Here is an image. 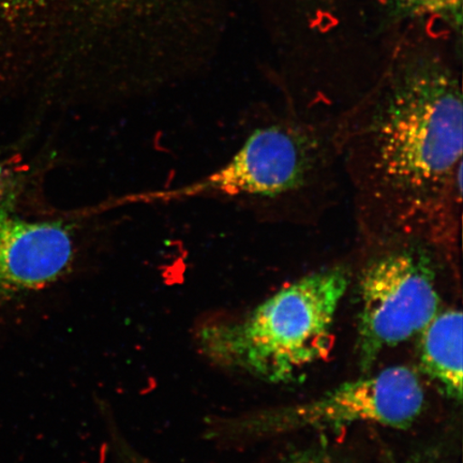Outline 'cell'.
Listing matches in <instances>:
<instances>
[{"mask_svg": "<svg viewBox=\"0 0 463 463\" xmlns=\"http://www.w3.org/2000/svg\"><path fill=\"white\" fill-rule=\"evenodd\" d=\"M363 242L415 237L454 260L460 249L463 104L438 63L402 68L334 120Z\"/></svg>", "mask_w": 463, "mask_h": 463, "instance_id": "6da1fadb", "label": "cell"}, {"mask_svg": "<svg viewBox=\"0 0 463 463\" xmlns=\"http://www.w3.org/2000/svg\"><path fill=\"white\" fill-rule=\"evenodd\" d=\"M339 169L334 120L287 112L266 119L228 164L179 194L246 199L269 222L311 223L334 198Z\"/></svg>", "mask_w": 463, "mask_h": 463, "instance_id": "7a4b0ae2", "label": "cell"}, {"mask_svg": "<svg viewBox=\"0 0 463 463\" xmlns=\"http://www.w3.org/2000/svg\"><path fill=\"white\" fill-rule=\"evenodd\" d=\"M351 271L337 265L289 283L247 315L207 326L199 345L220 367L282 384L324 361Z\"/></svg>", "mask_w": 463, "mask_h": 463, "instance_id": "3957f363", "label": "cell"}, {"mask_svg": "<svg viewBox=\"0 0 463 463\" xmlns=\"http://www.w3.org/2000/svg\"><path fill=\"white\" fill-rule=\"evenodd\" d=\"M362 248L357 349L368 373L382 353L420 334L441 311L438 270L447 259L415 237L363 242Z\"/></svg>", "mask_w": 463, "mask_h": 463, "instance_id": "277c9868", "label": "cell"}, {"mask_svg": "<svg viewBox=\"0 0 463 463\" xmlns=\"http://www.w3.org/2000/svg\"><path fill=\"white\" fill-rule=\"evenodd\" d=\"M201 0H71L53 61L198 46Z\"/></svg>", "mask_w": 463, "mask_h": 463, "instance_id": "5b68a950", "label": "cell"}, {"mask_svg": "<svg viewBox=\"0 0 463 463\" xmlns=\"http://www.w3.org/2000/svg\"><path fill=\"white\" fill-rule=\"evenodd\" d=\"M424 404V390L412 370L392 367L347 382L315 401L234 420L228 430L247 437L339 430L362 422L402 430L419 419Z\"/></svg>", "mask_w": 463, "mask_h": 463, "instance_id": "8992f818", "label": "cell"}, {"mask_svg": "<svg viewBox=\"0 0 463 463\" xmlns=\"http://www.w3.org/2000/svg\"><path fill=\"white\" fill-rule=\"evenodd\" d=\"M74 259L71 232L61 222H27L0 206V298L50 286Z\"/></svg>", "mask_w": 463, "mask_h": 463, "instance_id": "52a82bcc", "label": "cell"}, {"mask_svg": "<svg viewBox=\"0 0 463 463\" xmlns=\"http://www.w3.org/2000/svg\"><path fill=\"white\" fill-rule=\"evenodd\" d=\"M71 0H0V90L49 65Z\"/></svg>", "mask_w": 463, "mask_h": 463, "instance_id": "ba28073f", "label": "cell"}, {"mask_svg": "<svg viewBox=\"0 0 463 463\" xmlns=\"http://www.w3.org/2000/svg\"><path fill=\"white\" fill-rule=\"evenodd\" d=\"M463 317L460 310L439 311L420 334L422 370L450 398L462 399Z\"/></svg>", "mask_w": 463, "mask_h": 463, "instance_id": "9c48e42d", "label": "cell"}, {"mask_svg": "<svg viewBox=\"0 0 463 463\" xmlns=\"http://www.w3.org/2000/svg\"><path fill=\"white\" fill-rule=\"evenodd\" d=\"M405 7L419 15L456 14L460 13L462 0H404Z\"/></svg>", "mask_w": 463, "mask_h": 463, "instance_id": "30bf717a", "label": "cell"}, {"mask_svg": "<svg viewBox=\"0 0 463 463\" xmlns=\"http://www.w3.org/2000/svg\"><path fill=\"white\" fill-rule=\"evenodd\" d=\"M285 463H326V462H322L320 460H316L314 458H298V459H293L291 461H288V462H285Z\"/></svg>", "mask_w": 463, "mask_h": 463, "instance_id": "8fae6325", "label": "cell"}]
</instances>
